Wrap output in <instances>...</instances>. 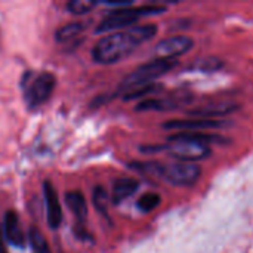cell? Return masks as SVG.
<instances>
[{"label":"cell","mask_w":253,"mask_h":253,"mask_svg":"<svg viewBox=\"0 0 253 253\" xmlns=\"http://www.w3.org/2000/svg\"><path fill=\"white\" fill-rule=\"evenodd\" d=\"M193 47H194V40L190 36L178 34L159 42L156 44L154 52L159 59H176L178 56H182L190 50H193Z\"/></svg>","instance_id":"obj_8"},{"label":"cell","mask_w":253,"mask_h":253,"mask_svg":"<svg viewBox=\"0 0 253 253\" xmlns=\"http://www.w3.org/2000/svg\"><path fill=\"white\" fill-rule=\"evenodd\" d=\"M132 169L139 170L141 173L157 176L175 187H193L202 176V168L197 163H173L162 165L157 162L147 163H132Z\"/></svg>","instance_id":"obj_2"},{"label":"cell","mask_w":253,"mask_h":253,"mask_svg":"<svg viewBox=\"0 0 253 253\" xmlns=\"http://www.w3.org/2000/svg\"><path fill=\"white\" fill-rule=\"evenodd\" d=\"M162 203V197L157 193H145L139 200H138V209L142 211L144 213L153 212L157 209Z\"/></svg>","instance_id":"obj_19"},{"label":"cell","mask_w":253,"mask_h":253,"mask_svg":"<svg viewBox=\"0 0 253 253\" xmlns=\"http://www.w3.org/2000/svg\"><path fill=\"white\" fill-rule=\"evenodd\" d=\"M230 123L225 120H211V119H173L166 123H163V129L173 130L175 133L181 132H211L218 130L222 127H227Z\"/></svg>","instance_id":"obj_7"},{"label":"cell","mask_w":253,"mask_h":253,"mask_svg":"<svg viewBox=\"0 0 253 253\" xmlns=\"http://www.w3.org/2000/svg\"><path fill=\"white\" fill-rule=\"evenodd\" d=\"M43 197L46 206V221L52 230H58L62 224V209L55 187L50 181L43 182Z\"/></svg>","instance_id":"obj_9"},{"label":"cell","mask_w":253,"mask_h":253,"mask_svg":"<svg viewBox=\"0 0 253 253\" xmlns=\"http://www.w3.org/2000/svg\"><path fill=\"white\" fill-rule=\"evenodd\" d=\"M28 239H30V245L33 253H52L49 249V245L43 236V233L37 228V227H31L28 231Z\"/></svg>","instance_id":"obj_17"},{"label":"cell","mask_w":253,"mask_h":253,"mask_svg":"<svg viewBox=\"0 0 253 253\" xmlns=\"http://www.w3.org/2000/svg\"><path fill=\"white\" fill-rule=\"evenodd\" d=\"M98 3L92 1V0H73L67 4V9L74 13V15H84L87 13L90 9H93Z\"/></svg>","instance_id":"obj_20"},{"label":"cell","mask_w":253,"mask_h":253,"mask_svg":"<svg viewBox=\"0 0 253 253\" xmlns=\"http://www.w3.org/2000/svg\"><path fill=\"white\" fill-rule=\"evenodd\" d=\"M156 24L136 25L125 31H117L101 37L92 49V58L98 64L110 65L116 64L130 53H133L141 44L147 43L157 34Z\"/></svg>","instance_id":"obj_1"},{"label":"cell","mask_w":253,"mask_h":253,"mask_svg":"<svg viewBox=\"0 0 253 253\" xmlns=\"http://www.w3.org/2000/svg\"><path fill=\"white\" fill-rule=\"evenodd\" d=\"M0 253H7L6 243H4V237H3V233H1V228H0Z\"/></svg>","instance_id":"obj_21"},{"label":"cell","mask_w":253,"mask_h":253,"mask_svg":"<svg viewBox=\"0 0 253 253\" xmlns=\"http://www.w3.org/2000/svg\"><path fill=\"white\" fill-rule=\"evenodd\" d=\"M139 188V182L133 178H122L117 179L113 185V202L116 205L129 199Z\"/></svg>","instance_id":"obj_12"},{"label":"cell","mask_w":253,"mask_h":253,"mask_svg":"<svg viewBox=\"0 0 253 253\" xmlns=\"http://www.w3.org/2000/svg\"><path fill=\"white\" fill-rule=\"evenodd\" d=\"M178 65L176 59H153L150 62H145L135 68L120 84V90L125 93H129L132 90L154 84V82L169 71H172Z\"/></svg>","instance_id":"obj_3"},{"label":"cell","mask_w":253,"mask_h":253,"mask_svg":"<svg viewBox=\"0 0 253 253\" xmlns=\"http://www.w3.org/2000/svg\"><path fill=\"white\" fill-rule=\"evenodd\" d=\"M22 86H24V101L28 108L34 110L42 107L50 98L56 86V77L49 71H43L34 76L31 82L24 79Z\"/></svg>","instance_id":"obj_6"},{"label":"cell","mask_w":253,"mask_h":253,"mask_svg":"<svg viewBox=\"0 0 253 253\" xmlns=\"http://www.w3.org/2000/svg\"><path fill=\"white\" fill-rule=\"evenodd\" d=\"M65 203L68 209L74 213L76 219L83 224L87 218V203L80 191H70L65 194Z\"/></svg>","instance_id":"obj_13"},{"label":"cell","mask_w":253,"mask_h":253,"mask_svg":"<svg viewBox=\"0 0 253 253\" xmlns=\"http://www.w3.org/2000/svg\"><path fill=\"white\" fill-rule=\"evenodd\" d=\"M92 202H93L95 209H96L99 213L107 215V211H108V194H107V191H105L104 187L98 185V187L93 188Z\"/></svg>","instance_id":"obj_18"},{"label":"cell","mask_w":253,"mask_h":253,"mask_svg":"<svg viewBox=\"0 0 253 253\" xmlns=\"http://www.w3.org/2000/svg\"><path fill=\"white\" fill-rule=\"evenodd\" d=\"M181 102L172 98H150L136 105V111H170L179 107Z\"/></svg>","instance_id":"obj_14"},{"label":"cell","mask_w":253,"mask_h":253,"mask_svg":"<svg viewBox=\"0 0 253 253\" xmlns=\"http://www.w3.org/2000/svg\"><path fill=\"white\" fill-rule=\"evenodd\" d=\"M222 67H224V61L221 58H218V56H206V58L197 59L191 65V70L199 71V73H215V71H219Z\"/></svg>","instance_id":"obj_15"},{"label":"cell","mask_w":253,"mask_h":253,"mask_svg":"<svg viewBox=\"0 0 253 253\" xmlns=\"http://www.w3.org/2000/svg\"><path fill=\"white\" fill-rule=\"evenodd\" d=\"M237 110H239V104H234L231 101H222V102L208 104V105H202L194 110H190V116L197 117V119L224 120V117L233 114Z\"/></svg>","instance_id":"obj_10"},{"label":"cell","mask_w":253,"mask_h":253,"mask_svg":"<svg viewBox=\"0 0 253 253\" xmlns=\"http://www.w3.org/2000/svg\"><path fill=\"white\" fill-rule=\"evenodd\" d=\"M165 10H166V7L159 6V4L117 9V10H113L111 13H108L105 18H102L95 31L98 34H107V33H111V31L123 30V28L130 27L132 24L138 22L144 16L159 15V13H163Z\"/></svg>","instance_id":"obj_4"},{"label":"cell","mask_w":253,"mask_h":253,"mask_svg":"<svg viewBox=\"0 0 253 253\" xmlns=\"http://www.w3.org/2000/svg\"><path fill=\"white\" fill-rule=\"evenodd\" d=\"M1 233H3L4 240L10 246H13L16 249H24L25 248L27 240H25L24 231L21 228L19 218H18V215L15 212H12V211L6 212L4 219H3V230H1Z\"/></svg>","instance_id":"obj_11"},{"label":"cell","mask_w":253,"mask_h":253,"mask_svg":"<svg viewBox=\"0 0 253 253\" xmlns=\"http://www.w3.org/2000/svg\"><path fill=\"white\" fill-rule=\"evenodd\" d=\"M162 150H166L169 156L181 163H197L206 160L212 154L211 147L187 139L179 133H172L168 138V145L162 147Z\"/></svg>","instance_id":"obj_5"},{"label":"cell","mask_w":253,"mask_h":253,"mask_svg":"<svg viewBox=\"0 0 253 253\" xmlns=\"http://www.w3.org/2000/svg\"><path fill=\"white\" fill-rule=\"evenodd\" d=\"M84 30V25L82 22H70L64 27H61L56 34H55V39L56 42L59 43H68L71 42L73 39H76L82 31Z\"/></svg>","instance_id":"obj_16"}]
</instances>
